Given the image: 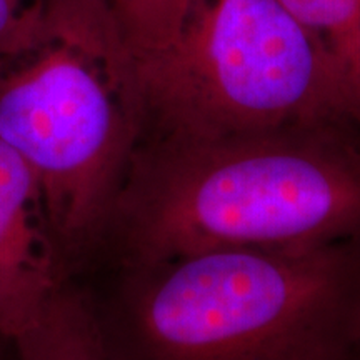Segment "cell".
Wrapping results in <instances>:
<instances>
[{
  "mask_svg": "<svg viewBox=\"0 0 360 360\" xmlns=\"http://www.w3.org/2000/svg\"><path fill=\"white\" fill-rule=\"evenodd\" d=\"M360 238V130L350 122L142 139L102 244L120 267L209 250Z\"/></svg>",
  "mask_w": 360,
  "mask_h": 360,
  "instance_id": "1",
  "label": "cell"
},
{
  "mask_svg": "<svg viewBox=\"0 0 360 360\" xmlns=\"http://www.w3.org/2000/svg\"><path fill=\"white\" fill-rule=\"evenodd\" d=\"M98 310L115 360H350L360 354V238L122 267Z\"/></svg>",
  "mask_w": 360,
  "mask_h": 360,
  "instance_id": "2",
  "label": "cell"
},
{
  "mask_svg": "<svg viewBox=\"0 0 360 360\" xmlns=\"http://www.w3.org/2000/svg\"><path fill=\"white\" fill-rule=\"evenodd\" d=\"M135 62L101 0H47L0 56V137L32 170L70 269L102 244L142 139Z\"/></svg>",
  "mask_w": 360,
  "mask_h": 360,
  "instance_id": "3",
  "label": "cell"
},
{
  "mask_svg": "<svg viewBox=\"0 0 360 360\" xmlns=\"http://www.w3.org/2000/svg\"><path fill=\"white\" fill-rule=\"evenodd\" d=\"M135 75L142 139L350 122L330 52L281 0H184Z\"/></svg>",
  "mask_w": 360,
  "mask_h": 360,
  "instance_id": "4",
  "label": "cell"
},
{
  "mask_svg": "<svg viewBox=\"0 0 360 360\" xmlns=\"http://www.w3.org/2000/svg\"><path fill=\"white\" fill-rule=\"evenodd\" d=\"M39 180L0 137V337L32 323L69 278Z\"/></svg>",
  "mask_w": 360,
  "mask_h": 360,
  "instance_id": "5",
  "label": "cell"
},
{
  "mask_svg": "<svg viewBox=\"0 0 360 360\" xmlns=\"http://www.w3.org/2000/svg\"><path fill=\"white\" fill-rule=\"evenodd\" d=\"M7 342L13 360H115L97 304L69 278L39 317Z\"/></svg>",
  "mask_w": 360,
  "mask_h": 360,
  "instance_id": "6",
  "label": "cell"
},
{
  "mask_svg": "<svg viewBox=\"0 0 360 360\" xmlns=\"http://www.w3.org/2000/svg\"><path fill=\"white\" fill-rule=\"evenodd\" d=\"M119 27L134 62L159 52L172 37L184 0H101Z\"/></svg>",
  "mask_w": 360,
  "mask_h": 360,
  "instance_id": "7",
  "label": "cell"
},
{
  "mask_svg": "<svg viewBox=\"0 0 360 360\" xmlns=\"http://www.w3.org/2000/svg\"><path fill=\"white\" fill-rule=\"evenodd\" d=\"M322 40L332 58L339 56L360 11V0H281Z\"/></svg>",
  "mask_w": 360,
  "mask_h": 360,
  "instance_id": "8",
  "label": "cell"
},
{
  "mask_svg": "<svg viewBox=\"0 0 360 360\" xmlns=\"http://www.w3.org/2000/svg\"><path fill=\"white\" fill-rule=\"evenodd\" d=\"M335 69L345 114L360 130V11L344 47L335 57Z\"/></svg>",
  "mask_w": 360,
  "mask_h": 360,
  "instance_id": "9",
  "label": "cell"
},
{
  "mask_svg": "<svg viewBox=\"0 0 360 360\" xmlns=\"http://www.w3.org/2000/svg\"><path fill=\"white\" fill-rule=\"evenodd\" d=\"M47 0H0V56L32 32Z\"/></svg>",
  "mask_w": 360,
  "mask_h": 360,
  "instance_id": "10",
  "label": "cell"
},
{
  "mask_svg": "<svg viewBox=\"0 0 360 360\" xmlns=\"http://www.w3.org/2000/svg\"><path fill=\"white\" fill-rule=\"evenodd\" d=\"M350 360H360V354L357 355V357H354V359H350Z\"/></svg>",
  "mask_w": 360,
  "mask_h": 360,
  "instance_id": "11",
  "label": "cell"
}]
</instances>
